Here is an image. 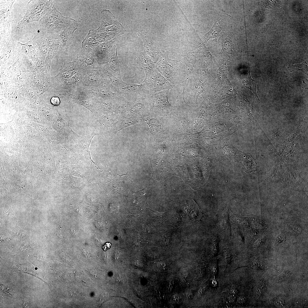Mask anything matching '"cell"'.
<instances>
[{"instance_id": "22", "label": "cell", "mask_w": 308, "mask_h": 308, "mask_svg": "<svg viewBox=\"0 0 308 308\" xmlns=\"http://www.w3.org/2000/svg\"><path fill=\"white\" fill-rule=\"evenodd\" d=\"M62 46L61 40H60L52 44L49 48L45 63L49 67L51 62L53 58L56 54L58 48L60 46Z\"/></svg>"}, {"instance_id": "7", "label": "cell", "mask_w": 308, "mask_h": 308, "mask_svg": "<svg viewBox=\"0 0 308 308\" xmlns=\"http://www.w3.org/2000/svg\"><path fill=\"white\" fill-rule=\"evenodd\" d=\"M76 62L78 71L82 73L88 70L98 69L100 65L94 55L93 49L82 48L74 60Z\"/></svg>"}, {"instance_id": "6", "label": "cell", "mask_w": 308, "mask_h": 308, "mask_svg": "<svg viewBox=\"0 0 308 308\" xmlns=\"http://www.w3.org/2000/svg\"><path fill=\"white\" fill-rule=\"evenodd\" d=\"M47 0H30L27 5V11L23 18L19 21L17 28H24L28 24L39 22L44 13Z\"/></svg>"}, {"instance_id": "3", "label": "cell", "mask_w": 308, "mask_h": 308, "mask_svg": "<svg viewBox=\"0 0 308 308\" xmlns=\"http://www.w3.org/2000/svg\"><path fill=\"white\" fill-rule=\"evenodd\" d=\"M76 20L65 17L58 11L52 0H47L44 14L39 22L48 33L58 34Z\"/></svg>"}, {"instance_id": "8", "label": "cell", "mask_w": 308, "mask_h": 308, "mask_svg": "<svg viewBox=\"0 0 308 308\" xmlns=\"http://www.w3.org/2000/svg\"><path fill=\"white\" fill-rule=\"evenodd\" d=\"M117 91L121 98L128 102L137 98L151 96L142 83L138 84L126 83Z\"/></svg>"}, {"instance_id": "37", "label": "cell", "mask_w": 308, "mask_h": 308, "mask_svg": "<svg viewBox=\"0 0 308 308\" xmlns=\"http://www.w3.org/2000/svg\"><path fill=\"white\" fill-rule=\"evenodd\" d=\"M246 299L244 296H240L237 299L238 302L240 304H242L246 301Z\"/></svg>"}, {"instance_id": "19", "label": "cell", "mask_w": 308, "mask_h": 308, "mask_svg": "<svg viewBox=\"0 0 308 308\" xmlns=\"http://www.w3.org/2000/svg\"><path fill=\"white\" fill-rule=\"evenodd\" d=\"M101 14V23L100 27L96 29L98 33L104 32L106 27L114 24L117 21L112 13L109 10H102Z\"/></svg>"}, {"instance_id": "38", "label": "cell", "mask_w": 308, "mask_h": 308, "mask_svg": "<svg viewBox=\"0 0 308 308\" xmlns=\"http://www.w3.org/2000/svg\"><path fill=\"white\" fill-rule=\"evenodd\" d=\"M214 277L212 279L211 283L212 286L215 287H216L218 285V283L217 281L215 278V276H213Z\"/></svg>"}, {"instance_id": "35", "label": "cell", "mask_w": 308, "mask_h": 308, "mask_svg": "<svg viewBox=\"0 0 308 308\" xmlns=\"http://www.w3.org/2000/svg\"><path fill=\"white\" fill-rule=\"evenodd\" d=\"M51 102L54 105H58L60 103V100L57 97H53L51 99Z\"/></svg>"}, {"instance_id": "23", "label": "cell", "mask_w": 308, "mask_h": 308, "mask_svg": "<svg viewBox=\"0 0 308 308\" xmlns=\"http://www.w3.org/2000/svg\"><path fill=\"white\" fill-rule=\"evenodd\" d=\"M87 35L95 38L100 43L104 42L113 38L105 32L98 33L96 31V29L90 30Z\"/></svg>"}, {"instance_id": "24", "label": "cell", "mask_w": 308, "mask_h": 308, "mask_svg": "<svg viewBox=\"0 0 308 308\" xmlns=\"http://www.w3.org/2000/svg\"><path fill=\"white\" fill-rule=\"evenodd\" d=\"M10 26L0 27L1 48L7 44L12 37L9 30Z\"/></svg>"}, {"instance_id": "31", "label": "cell", "mask_w": 308, "mask_h": 308, "mask_svg": "<svg viewBox=\"0 0 308 308\" xmlns=\"http://www.w3.org/2000/svg\"><path fill=\"white\" fill-rule=\"evenodd\" d=\"M285 302L284 299L280 297L277 298L275 301V304L279 307L284 306Z\"/></svg>"}, {"instance_id": "14", "label": "cell", "mask_w": 308, "mask_h": 308, "mask_svg": "<svg viewBox=\"0 0 308 308\" xmlns=\"http://www.w3.org/2000/svg\"><path fill=\"white\" fill-rule=\"evenodd\" d=\"M15 0H0V27L10 26L13 17L12 7Z\"/></svg>"}, {"instance_id": "29", "label": "cell", "mask_w": 308, "mask_h": 308, "mask_svg": "<svg viewBox=\"0 0 308 308\" xmlns=\"http://www.w3.org/2000/svg\"><path fill=\"white\" fill-rule=\"evenodd\" d=\"M1 290L6 295L10 297L13 294V290L10 286L3 284L1 285Z\"/></svg>"}, {"instance_id": "15", "label": "cell", "mask_w": 308, "mask_h": 308, "mask_svg": "<svg viewBox=\"0 0 308 308\" xmlns=\"http://www.w3.org/2000/svg\"><path fill=\"white\" fill-rule=\"evenodd\" d=\"M83 25L82 21H76L70 26L60 32L58 35L60 38L62 46L66 49H68L73 40L74 32L78 28Z\"/></svg>"}, {"instance_id": "5", "label": "cell", "mask_w": 308, "mask_h": 308, "mask_svg": "<svg viewBox=\"0 0 308 308\" xmlns=\"http://www.w3.org/2000/svg\"><path fill=\"white\" fill-rule=\"evenodd\" d=\"M74 94L97 98L122 99L118 92L104 81L100 85L78 88Z\"/></svg>"}, {"instance_id": "27", "label": "cell", "mask_w": 308, "mask_h": 308, "mask_svg": "<svg viewBox=\"0 0 308 308\" xmlns=\"http://www.w3.org/2000/svg\"><path fill=\"white\" fill-rule=\"evenodd\" d=\"M219 31L217 27L213 25L210 31L206 34L203 37L204 42L202 44L207 42L210 38H215L218 36L219 34Z\"/></svg>"}, {"instance_id": "9", "label": "cell", "mask_w": 308, "mask_h": 308, "mask_svg": "<svg viewBox=\"0 0 308 308\" xmlns=\"http://www.w3.org/2000/svg\"><path fill=\"white\" fill-rule=\"evenodd\" d=\"M137 35L143 41L144 51L151 57L155 63L160 57L161 51L153 40L149 30L146 27L141 28L139 30Z\"/></svg>"}, {"instance_id": "26", "label": "cell", "mask_w": 308, "mask_h": 308, "mask_svg": "<svg viewBox=\"0 0 308 308\" xmlns=\"http://www.w3.org/2000/svg\"><path fill=\"white\" fill-rule=\"evenodd\" d=\"M100 43L95 38L87 35L82 42V48L93 49Z\"/></svg>"}, {"instance_id": "12", "label": "cell", "mask_w": 308, "mask_h": 308, "mask_svg": "<svg viewBox=\"0 0 308 308\" xmlns=\"http://www.w3.org/2000/svg\"><path fill=\"white\" fill-rule=\"evenodd\" d=\"M169 90L157 92L150 96V105L152 108L157 111H162L172 107L168 101Z\"/></svg>"}, {"instance_id": "21", "label": "cell", "mask_w": 308, "mask_h": 308, "mask_svg": "<svg viewBox=\"0 0 308 308\" xmlns=\"http://www.w3.org/2000/svg\"><path fill=\"white\" fill-rule=\"evenodd\" d=\"M126 31L125 28L118 21L114 24L107 27L105 30V32L113 38L118 35H121Z\"/></svg>"}, {"instance_id": "17", "label": "cell", "mask_w": 308, "mask_h": 308, "mask_svg": "<svg viewBox=\"0 0 308 308\" xmlns=\"http://www.w3.org/2000/svg\"><path fill=\"white\" fill-rule=\"evenodd\" d=\"M118 44L119 42H118L114 46L109 59L106 64L114 74L119 79L122 80L117 54Z\"/></svg>"}, {"instance_id": "16", "label": "cell", "mask_w": 308, "mask_h": 308, "mask_svg": "<svg viewBox=\"0 0 308 308\" xmlns=\"http://www.w3.org/2000/svg\"><path fill=\"white\" fill-rule=\"evenodd\" d=\"M81 74L83 87L98 85L104 82L99 69L89 70Z\"/></svg>"}, {"instance_id": "30", "label": "cell", "mask_w": 308, "mask_h": 308, "mask_svg": "<svg viewBox=\"0 0 308 308\" xmlns=\"http://www.w3.org/2000/svg\"><path fill=\"white\" fill-rule=\"evenodd\" d=\"M217 262L216 260L213 262L211 267V272L213 275L215 276L217 271Z\"/></svg>"}, {"instance_id": "10", "label": "cell", "mask_w": 308, "mask_h": 308, "mask_svg": "<svg viewBox=\"0 0 308 308\" xmlns=\"http://www.w3.org/2000/svg\"><path fill=\"white\" fill-rule=\"evenodd\" d=\"M120 35L100 43L93 49L95 58L100 65L106 64L108 61L114 46L119 42Z\"/></svg>"}, {"instance_id": "11", "label": "cell", "mask_w": 308, "mask_h": 308, "mask_svg": "<svg viewBox=\"0 0 308 308\" xmlns=\"http://www.w3.org/2000/svg\"><path fill=\"white\" fill-rule=\"evenodd\" d=\"M58 93L66 97L72 104H80L90 110L95 116L97 114L98 112L92 97L74 94L67 92L62 91Z\"/></svg>"}, {"instance_id": "33", "label": "cell", "mask_w": 308, "mask_h": 308, "mask_svg": "<svg viewBox=\"0 0 308 308\" xmlns=\"http://www.w3.org/2000/svg\"><path fill=\"white\" fill-rule=\"evenodd\" d=\"M257 287L259 288L262 291H263L265 288V283L262 281H260L258 283Z\"/></svg>"}, {"instance_id": "40", "label": "cell", "mask_w": 308, "mask_h": 308, "mask_svg": "<svg viewBox=\"0 0 308 308\" xmlns=\"http://www.w3.org/2000/svg\"><path fill=\"white\" fill-rule=\"evenodd\" d=\"M263 291L260 289L259 288L257 287L256 290V292L257 294L259 296H260L262 294V292Z\"/></svg>"}, {"instance_id": "20", "label": "cell", "mask_w": 308, "mask_h": 308, "mask_svg": "<svg viewBox=\"0 0 308 308\" xmlns=\"http://www.w3.org/2000/svg\"><path fill=\"white\" fill-rule=\"evenodd\" d=\"M60 40L58 34H51L49 36L46 37L40 36V49L44 57L48 52L49 47L54 43Z\"/></svg>"}, {"instance_id": "32", "label": "cell", "mask_w": 308, "mask_h": 308, "mask_svg": "<svg viewBox=\"0 0 308 308\" xmlns=\"http://www.w3.org/2000/svg\"><path fill=\"white\" fill-rule=\"evenodd\" d=\"M291 274V273L289 271L285 272L280 275L279 277V279H281L286 278L288 277Z\"/></svg>"}, {"instance_id": "41", "label": "cell", "mask_w": 308, "mask_h": 308, "mask_svg": "<svg viewBox=\"0 0 308 308\" xmlns=\"http://www.w3.org/2000/svg\"><path fill=\"white\" fill-rule=\"evenodd\" d=\"M205 288L204 287L200 288L198 290V293L199 296L202 294L205 291Z\"/></svg>"}, {"instance_id": "1", "label": "cell", "mask_w": 308, "mask_h": 308, "mask_svg": "<svg viewBox=\"0 0 308 308\" xmlns=\"http://www.w3.org/2000/svg\"><path fill=\"white\" fill-rule=\"evenodd\" d=\"M52 85L55 91L68 92L74 94L78 88L83 87L82 76L78 69L76 61L64 64L57 75L52 77Z\"/></svg>"}, {"instance_id": "18", "label": "cell", "mask_w": 308, "mask_h": 308, "mask_svg": "<svg viewBox=\"0 0 308 308\" xmlns=\"http://www.w3.org/2000/svg\"><path fill=\"white\" fill-rule=\"evenodd\" d=\"M135 62L138 68L145 71L156 68L155 63L144 51L138 53L136 58Z\"/></svg>"}, {"instance_id": "25", "label": "cell", "mask_w": 308, "mask_h": 308, "mask_svg": "<svg viewBox=\"0 0 308 308\" xmlns=\"http://www.w3.org/2000/svg\"><path fill=\"white\" fill-rule=\"evenodd\" d=\"M241 79L244 86L251 90L258 98L256 92V85L257 82L251 78L250 75V71L249 72L247 77Z\"/></svg>"}, {"instance_id": "13", "label": "cell", "mask_w": 308, "mask_h": 308, "mask_svg": "<svg viewBox=\"0 0 308 308\" xmlns=\"http://www.w3.org/2000/svg\"><path fill=\"white\" fill-rule=\"evenodd\" d=\"M99 70L104 81L117 92V90L126 83L117 77L106 64L100 65Z\"/></svg>"}, {"instance_id": "4", "label": "cell", "mask_w": 308, "mask_h": 308, "mask_svg": "<svg viewBox=\"0 0 308 308\" xmlns=\"http://www.w3.org/2000/svg\"><path fill=\"white\" fill-rule=\"evenodd\" d=\"M145 71V78L141 83L151 96L163 90H169L174 87L160 73L156 68Z\"/></svg>"}, {"instance_id": "36", "label": "cell", "mask_w": 308, "mask_h": 308, "mask_svg": "<svg viewBox=\"0 0 308 308\" xmlns=\"http://www.w3.org/2000/svg\"><path fill=\"white\" fill-rule=\"evenodd\" d=\"M229 291L230 295L234 297H235L237 295L238 292L237 289L234 287H231Z\"/></svg>"}, {"instance_id": "2", "label": "cell", "mask_w": 308, "mask_h": 308, "mask_svg": "<svg viewBox=\"0 0 308 308\" xmlns=\"http://www.w3.org/2000/svg\"><path fill=\"white\" fill-rule=\"evenodd\" d=\"M160 73L172 85L184 83L186 77V66L183 59L179 60L169 58L167 54L161 51L160 57L155 63Z\"/></svg>"}, {"instance_id": "34", "label": "cell", "mask_w": 308, "mask_h": 308, "mask_svg": "<svg viewBox=\"0 0 308 308\" xmlns=\"http://www.w3.org/2000/svg\"><path fill=\"white\" fill-rule=\"evenodd\" d=\"M225 256L226 261L227 263H229L230 260L231 255L228 250H226L224 252Z\"/></svg>"}, {"instance_id": "28", "label": "cell", "mask_w": 308, "mask_h": 308, "mask_svg": "<svg viewBox=\"0 0 308 308\" xmlns=\"http://www.w3.org/2000/svg\"><path fill=\"white\" fill-rule=\"evenodd\" d=\"M147 123L153 132H157L161 129V124L158 120L155 119H151L149 120Z\"/></svg>"}, {"instance_id": "39", "label": "cell", "mask_w": 308, "mask_h": 308, "mask_svg": "<svg viewBox=\"0 0 308 308\" xmlns=\"http://www.w3.org/2000/svg\"><path fill=\"white\" fill-rule=\"evenodd\" d=\"M111 246V244L110 243H107L103 246V249L106 250L109 248Z\"/></svg>"}]
</instances>
